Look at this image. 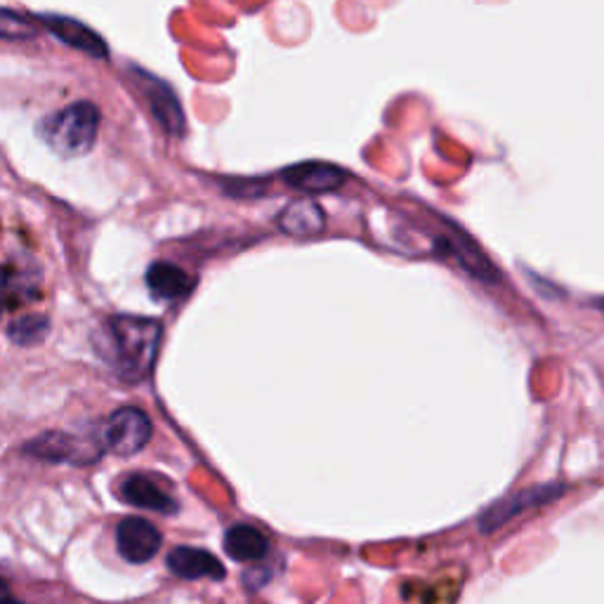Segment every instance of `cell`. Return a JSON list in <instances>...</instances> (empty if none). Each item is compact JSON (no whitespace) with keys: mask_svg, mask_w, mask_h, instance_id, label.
Instances as JSON below:
<instances>
[{"mask_svg":"<svg viewBox=\"0 0 604 604\" xmlns=\"http://www.w3.org/2000/svg\"><path fill=\"white\" fill-rule=\"evenodd\" d=\"M168 570L185 581H199V578L222 581L227 574L225 564L216 555L201 548H189V545L170 551Z\"/></svg>","mask_w":604,"mask_h":604,"instance_id":"obj_8","label":"cell"},{"mask_svg":"<svg viewBox=\"0 0 604 604\" xmlns=\"http://www.w3.org/2000/svg\"><path fill=\"white\" fill-rule=\"evenodd\" d=\"M43 22L57 38H60L62 43L95 57V60H107L109 57V48L105 43V38L97 31H92L90 27H86L83 22H78V19L60 17V14H46Z\"/></svg>","mask_w":604,"mask_h":604,"instance_id":"obj_6","label":"cell"},{"mask_svg":"<svg viewBox=\"0 0 604 604\" xmlns=\"http://www.w3.org/2000/svg\"><path fill=\"white\" fill-rule=\"evenodd\" d=\"M100 109L92 102H73L52 113L50 119H43L38 126V135L52 151L73 159L92 149L97 132H100Z\"/></svg>","mask_w":604,"mask_h":604,"instance_id":"obj_2","label":"cell"},{"mask_svg":"<svg viewBox=\"0 0 604 604\" xmlns=\"http://www.w3.org/2000/svg\"><path fill=\"white\" fill-rule=\"evenodd\" d=\"M595 305H597V307H600V309H602V311H604V298H602V300H597V303H595Z\"/></svg>","mask_w":604,"mask_h":604,"instance_id":"obj_19","label":"cell"},{"mask_svg":"<svg viewBox=\"0 0 604 604\" xmlns=\"http://www.w3.org/2000/svg\"><path fill=\"white\" fill-rule=\"evenodd\" d=\"M151 420L138 406H123L113 412L105 423L102 444L105 449L116 456H135L140 454L151 439Z\"/></svg>","mask_w":604,"mask_h":604,"instance_id":"obj_3","label":"cell"},{"mask_svg":"<svg viewBox=\"0 0 604 604\" xmlns=\"http://www.w3.org/2000/svg\"><path fill=\"white\" fill-rule=\"evenodd\" d=\"M38 33V29L29 19L19 17L12 10L0 8V41H29Z\"/></svg>","mask_w":604,"mask_h":604,"instance_id":"obj_16","label":"cell"},{"mask_svg":"<svg viewBox=\"0 0 604 604\" xmlns=\"http://www.w3.org/2000/svg\"><path fill=\"white\" fill-rule=\"evenodd\" d=\"M121 496L126 503L135 505V508L164 513V515L178 513V501L168 496L166 492H161L159 486L145 475H128L121 486Z\"/></svg>","mask_w":604,"mask_h":604,"instance_id":"obj_9","label":"cell"},{"mask_svg":"<svg viewBox=\"0 0 604 604\" xmlns=\"http://www.w3.org/2000/svg\"><path fill=\"white\" fill-rule=\"evenodd\" d=\"M564 492H567V486L564 484L548 482V484H536V486H529V489H522V492L505 496V498L496 501L492 508H486L482 513L479 529H482V534L498 532L503 524H508L517 515L527 513L532 508H541V505H545V503H553Z\"/></svg>","mask_w":604,"mask_h":604,"instance_id":"obj_4","label":"cell"},{"mask_svg":"<svg viewBox=\"0 0 604 604\" xmlns=\"http://www.w3.org/2000/svg\"><path fill=\"white\" fill-rule=\"evenodd\" d=\"M147 288L156 300H182L194 288V279L172 263H154L147 269Z\"/></svg>","mask_w":604,"mask_h":604,"instance_id":"obj_10","label":"cell"},{"mask_svg":"<svg viewBox=\"0 0 604 604\" xmlns=\"http://www.w3.org/2000/svg\"><path fill=\"white\" fill-rule=\"evenodd\" d=\"M50 330V321L43 315H29L10 324L8 336L14 345H38Z\"/></svg>","mask_w":604,"mask_h":604,"instance_id":"obj_15","label":"cell"},{"mask_svg":"<svg viewBox=\"0 0 604 604\" xmlns=\"http://www.w3.org/2000/svg\"><path fill=\"white\" fill-rule=\"evenodd\" d=\"M279 225L286 234H294V237H309V234H317L324 229L326 218L324 210L309 199L290 204L281 216H279Z\"/></svg>","mask_w":604,"mask_h":604,"instance_id":"obj_13","label":"cell"},{"mask_svg":"<svg viewBox=\"0 0 604 604\" xmlns=\"http://www.w3.org/2000/svg\"><path fill=\"white\" fill-rule=\"evenodd\" d=\"M27 452L43 461H69L78 465L95 461L92 456H88L90 452L86 449V444H78L73 437L62 435V433H48L43 437L33 439L31 444H27Z\"/></svg>","mask_w":604,"mask_h":604,"instance_id":"obj_11","label":"cell"},{"mask_svg":"<svg viewBox=\"0 0 604 604\" xmlns=\"http://www.w3.org/2000/svg\"><path fill=\"white\" fill-rule=\"evenodd\" d=\"M0 604H24V602H19V600H12V597H6V600H0Z\"/></svg>","mask_w":604,"mask_h":604,"instance_id":"obj_17","label":"cell"},{"mask_svg":"<svg viewBox=\"0 0 604 604\" xmlns=\"http://www.w3.org/2000/svg\"><path fill=\"white\" fill-rule=\"evenodd\" d=\"M0 317H3V305H0Z\"/></svg>","mask_w":604,"mask_h":604,"instance_id":"obj_20","label":"cell"},{"mask_svg":"<svg viewBox=\"0 0 604 604\" xmlns=\"http://www.w3.org/2000/svg\"><path fill=\"white\" fill-rule=\"evenodd\" d=\"M281 178L288 187L300 189V191H334L338 189L347 175L343 168L334 166V164H324V161H307V164H298L290 166L281 172Z\"/></svg>","mask_w":604,"mask_h":604,"instance_id":"obj_7","label":"cell"},{"mask_svg":"<svg viewBox=\"0 0 604 604\" xmlns=\"http://www.w3.org/2000/svg\"><path fill=\"white\" fill-rule=\"evenodd\" d=\"M161 321L119 315L109 317L95 330L92 345L116 376L128 383H138L154 368L161 349Z\"/></svg>","mask_w":604,"mask_h":604,"instance_id":"obj_1","label":"cell"},{"mask_svg":"<svg viewBox=\"0 0 604 604\" xmlns=\"http://www.w3.org/2000/svg\"><path fill=\"white\" fill-rule=\"evenodd\" d=\"M225 551L237 562H256L263 560L269 551V541L263 532L248 524H237L225 534Z\"/></svg>","mask_w":604,"mask_h":604,"instance_id":"obj_12","label":"cell"},{"mask_svg":"<svg viewBox=\"0 0 604 604\" xmlns=\"http://www.w3.org/2000/svg\"><path fill=\"white\" fill-rule=\"evenodd\" d=\"M161 543V532L142 517H126L119 522V527H116V545H119L121 557L130 564L149 562L159 553Z\"/></svg>","mask_w":604,"mask_h":604,"instance_id":"obj_5","label":"cell"},{"mask_svg":"<svg viewBox=\"0 0 604 604\" xmlns=\"http://www.w3.org/2000/svg\"><path fill=\"white\" fill-rule=\"evenodd\" d=\"M154 90H149L151 95V109L156 113V119L164 123V128L172 135H182L185 130V119H182V107L178 102V97L175 92L159 81H151Z\"/></svg>","mask_w":604,"mask_h":604,"instance_id":"obj_14","label":"cell"},{"mask_svg":"<svg viewBox=\"0 0 604 604\" xmlns=\"http://www.w3.org/2000/svg\"><path fill=\"white\" fill-rule=\"evenodd\" d=\"M6 588H8V586H6V581H3V578H0V595H3V593H6Z\"/></svg>","mask_w":604,"mask_h":604,"instance_id":"obj_18","label":"cell"}]
</instances>
